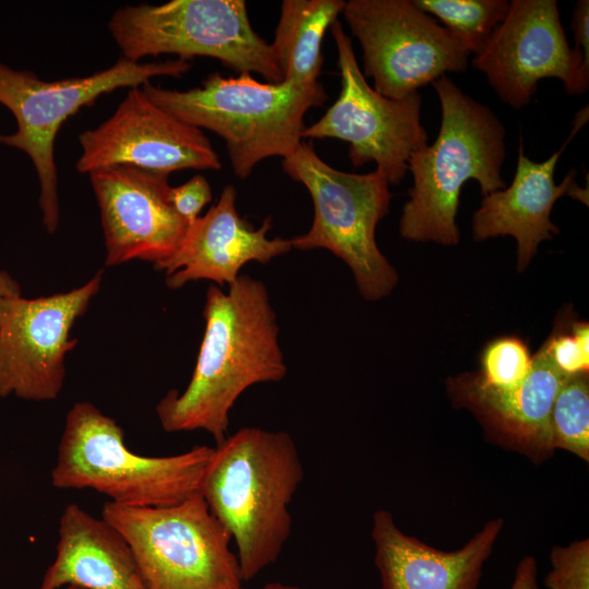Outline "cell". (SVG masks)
<instances>
[{
    "label": "cell",
    "instance_id": "obj_2",
    "mask_svg": "<svg viewBox=\"0 0 589 589\" xmlns=\"http://www.w3.org/2000/svg\"><path fill=\"white\" fill-rule=\"evenodd\" d=\"M303 473L294 440L285 431L244 426L214 447L200 493L236 542L242 580L280 555Z\"/></svg>",
    "mask_w": 589,
    "mask_h": 589
},
{
    "label": "cell",
    "instance_id": "obj_30",
    "mask_svg": "<svg viewBox=\"0 0 589 589\" xmlns=\"http://www.w3.org/2000/svg\"><path fill=\"white\" fill-rule=\"evenodd\" d=\"M20 294L22 293L19 283L7 272L0 269V302Z\"/></svg>",
    "mask_w": 589,
    "mask_h": 589
},
{
    "label": "cell",
    "instance_id": "obj_20",
    "mask_svg": "<svg viewBox=\"0 0 589 589\" xmlns=\"http://www.w3.org/2000/svg\"><path fill=\"white\" fill-rule=\"evenodd\" d=\"M65 586L148 589L121 534L103 518L92 516L77 504H70L62 512L56 556L38 589Z\"/></svg>",
    "mask_w": 589,
    "mask_h": 589
},
{
    "label": "cell",
    "instance_id": "obj_5",
    "mask_svg": "<svg viewBox=\"0 0 589 589\" xmlns=\"http://www.w3.org/2000/svg\"><path fill=\"white\" fill-rule=\"evenodd\" d=\"M213 450L200 445L171 456L140 455L129 449L115 419L77 401L65 416L51 484L94 490L123 506H168L200 493Z\"/></svg>",
    "mask_w": 589,
    "mask_h": 589
},
{
    "label": "cell",
    "instance_id": "obj_17",
    "mask_svg": "<svg viewBox=\"0 0 589 589\" xmlns=\"http://www.w3.org/2000/svg\"><path fill=\"white\" fill-rule=\"evenodd\" d=\"M580 128L573 125L562 147L544 161H534L524 152L520 140L517 166L512 183L482 196L471 219L472 238L484 241L510 236L517 241V268L524 271L544 240H551L560 229L551 220L555 202L570 195L585 202V191L574 181L572 169L560 184L554 181L558 159Z\"/></svg>",
    "mask_w": 589,
    "mask_h": 589
},
{
    "label": "cell",
    "instance_id": "obj_12",
    "mask_svg": "<svg viewBox=\"0 0 589 589\" xmlns=\"http://www.w3.org/2000/svg\"><path fill=\"white\" fill-rule=\"evenodd\" d=\"M471 64L514 109L531 101L543 79L561 80L572 95L589 87V59L569 47L555 0L509 1L505 19Z\"/></svg>",
    "mask_w": 589,
    "mask_h": 589
},
{
    "label": "cell",
    "instance_id": "obj_9",
    "mask_svg": "<svg viewBox=\"0 0 589 589\" xmlns=\"http://www.w3.org/2000/svg\"><path fill=\"white\" fill-rule=\"evenodd\" d=\"M101 518L130 546L148 589L242 587L232 538L201 493L157 507L106 502Z\"/></svg>",
    "mask_w": 589,
    "mask_h": 589
},
{
    "label": "cell",
    "instance_id": "obj_15",
    "mask_svg": "<svg viewBox=\"0 0 589 589\" xmlns=\"http://www.w3.org/2000/svg\"><path fill=\"white\" fill-rule=\"evenodd\" d=\"M100 211L106 266L133 260L157 267L179 249L189 224L169 201L168 175L129 166L89 173Z\"/></svg>",
    "mask_w": 589,
    "mask_h": 589
},
{
    "label": "cell",
    "instance_id": "obj_13",
    "mask_svg": "<svg viewBox=\"0 0 589 589\" xmlns=\"http://www.w3.org/2000/svg\"><path fill=\"white\" fill-rule=\"evenodd\" d=\"M103 281V269L67 292L0 302V397L55 400L65 377V357L76 346L71 329L87 311Z\"/></svg>",
    "mask_w": 589,
    "mask_h": 589
},
{
    "label": "cell",
    "instance_id": "obj_31",
    "mask_svg": "<svg viewBox=\"0 0 589 589\" xmlns=\"http://www.w3.org/2000/svg\"><path fill=\"white\" fill-rule=\"evenodd\" d=\"M238 589H244V588L240 587ZM260 589H304V588H301V587H298V586H292V585H284V584H280V582H271V584H266L265 586H263Z\"/></svg>",
    "mask_w": 589,
    "mask_h": 589
},
{
    "label": "cell",
    "instance_id": "obj_22",
    "mask_svg": "<svg viewBox=\"0 0 589 589\" xmlns=\"http://www.w3.org/2000/svg\"><path fill=\"white\" fill-rule=\"evenodd\" d=\"M429 15L462 39L471 53L483 49L495 27L505 19L507 0H414Z\"/></svg>",
    "mask_w": 589,
    "mask_h": 589
},
{
    "label": "cell",
    "instance_id": "obj_19",
    "mask_svg": "<svg viewBox=\"0 0 589 589\" xmlns=\"http://www.w3.org/2000/svg\"><path fill=\"white\" fill-rule=\"evenodd\" d=\"M502 526V519L491 520L462 548L447 552L404 533L388 510L375 512L372 538L380 589H477Z\"/></svg>",
    "mask_w": 589,
    "mask_h": 589
},
{
    "label": "cell",
    "instance_id": "obj_1",
    "mask_svg": "<svg viewBox=\"0 0 589 589\" xmlns=\"http://www.w3.org/2000/svg\"><path fill=\"white\" fill-rule=\"evenodd\" d=\"M205 329L191 380L182 393L170 389L156 413L166 432L203 430L216 444L227 437L229 412L257 383L287 374L279 328L266 286L240 275L224 291L211 285L203 310Z\"/></svg>",
    "mask_w": 589,
    "mask_h": 589
},
{
    "label": "cell",
    "instance_id": "obj_29",
    "mask_svg": "<svg viewBox=\"0 0 589 589\" xmlns=\"http://www.w3.org/2000/svg\"><path fill=\"white\" fill-rule=\"evenodd\" d=\"M510 589H538L537 563L534 557L525 556L515 569Z\"/></svg>",
    "mask_w": 589,
    "mask_h": 589
},
{
    "label": "cell",
    "instance_id": "obj_6",
    "mask_svg": "<svg viewBox=\"0 0 589 589\" xmlns=\"http://www.w3.org/2000/svg\"><path fill=\"white\" fill-rule=\"evenodd\" d=\"M283 169L309 191L314 216L311 228L291 239L292 248L325 249L352 271L361 296L377 301L388 296L398 274L380 251L375 232L387 215L392 194L382 172L353 173L325 163L302 142L283 158Z\"/></svg>",
    "mask_w": 589,
    "mask_h": 589
},
{
    "label": "cell",
    "instance_id": "obj_21",
    "mask_svg": "<svg viewBox=\"0 0 589 589\" xmlns=\"http://www.w3.org/2000/svg\"><path fill=\"white\" fill-rule=\"evenodd\" d=\"M346 1L284 0L271 44L283 81L316 82L323 67L322 44Z\"/></svg>",
    "mask_w": 589,
    "mask_h": 589
},
{
    "label": "cell",
    "instance_id": "obj_14",
    "mask_svg": "<svg viewBox=\"0 0 589 589\" xmlns=\"http://www.w3.org/2000/svg\"><path fill=\"white\" fill-rule=\"evenodd\" d=\"M81 173L129 166L170 175L185 169L219 170L221 163L204 132L156 106L142 87H131L101 124L79 135Z\"/></svg>",
    "mask_w": 589,
    "mask_h": 589
},
{
    "label": "cell",
    "instance_id": "obj_4",
    "mask_svg": "<svg viewBox=\"0 0 589 589\" xmlns=\"http://www.w3.org/2000/svg\"><path fill=\"white\" fill-rule=\"evenodd\" d=\"M142 89L180 121L219 135L235 175L242 180L263 159L292 154L302 143L305 113L327 98L318 81L263 83L250 73L230 77L212 73L200 87L187 91L151 82Z\"/></svg>",
    "mask_w": 589,
    "mask_h": 589
},
{
    "label": "cell",
    "instance_id": "obj_3",
    "mask_svg": "<svg viewBox=\"0 0 589 589\" xmlns=\"http://www.w3.org/2000/svg\"><path fill=\"white\" fill-rule=\"evenodd\" d=\"M441 105L435 141L408 160L413 184L399 219L400 236L413 242L455 245L464 184L476 180L484 196L506 187V130L498 117L443 75L432 83Z\"/></svg>",
    "mask_w": 589,
    "mask_h": 589
},
{
    "label": "cell",
    "instance_id": "obj_11",
    "mask_svg": "<svg viewBox=\"0 0 589 589\" xmlns=\"http://www.w3.org/2000/svg\"><path fill=\"white\" fill-rule=\"evenodd\" d=\"M330 31L337 49L340 93L316 122L304 127L302 139L347 142L354 167L373 161L389 184H398L408 171L411 155L428 144L421 123V94L395 100L377 93L366 82L341 23L336 21Z\"/></svg>",
    "mask_w": 589,
    "mask_h": 589
},
{
    "label": "cell",
    "instance_id": "obj_10",
    "mask_svg": "<svg viewBox=\"0 0 589 589\" xmlns=\"http://www.w3.org/2000/svg\"><path fill=\"white\" fill-rule=\"evenodd\" d=\"M341 14L360 44L363 75L387 98L404 99L467 70L469 47L414 0H349Z\"/></svg>",
    "mask_w": 589,
    "mask_h": 589
},
{
    "label": "cell",
    "instance_id": "obj_24",
    "mask_svg": "<svg viewBox=\"0 0 589 589\" xmlns=\"http://www.w3.org/2000/svg\"><path fill=\"white\" fill-rule=\"evenodd\" d=\"M532 366V354L517 336H503L489 342L480 357V371L473 373L483 387L507 390L517 387Z\"/></svg>",
    "mask_w": 589,
    "mask_h": 589
},
{
    "label": "cell",
    "instance_id": "obj_23",
    "mask_svg": "<svg viewBox=\"0 0 589 589\" xmlns=\"http://www.w3.org/2000/svg\"><path fill=\"white\" fill-rule=\"evenodd\" d=\"M553 450L561 448L589 460L588 374L569 376L555 396L550 414Z\"/></svg>",
    "mask_w": 589,
    "mask_h": 589
},
{
    "label": "cell",
    "instance_id": "obj_28",
    "mask_svg": "<svg viewBox=\"0 0 589 589\" xmlns=\"http://www.w3.org/2000/svg\"><path fill=\"white\" fill-rule=\"evenodd\" d=\"M570 28L578 48L589 59V1L578 0L573 9Z\"/></svg>",
    "mask_w": 589,
    "mask_h": 589
},
{
    "label": "cell",
    "instance_id": "obj_7",
    "mask_svg": "<svg viewBox=\"0 0 589 589\" xmlns=\"http://www.w3.org/2000/svg\"><path fill=\"white\" fill-rule=\"evenodd\" d=\"M191 68L184 59L134 62L121 57L111 67L87 76L44 81L36 73L0 62V104L15 117L16 131L0 134V143L23 151L39 181L38 203L48 233L59 226L55 140L62 123L101 95L135 87L156 76L179 77Z\"/></svg>",
    "mask_w": 589,
    "mask_h": 589
},
{
    "label": "cell",
    "instance_id": "obj_25",
    "mask_svg": "<svg viewBox=\"0 0 589 589\" xmlns=\"http://www.w3.org/2000/svg\"><path fill=\"white\" fill-rule=\"evenodd\" d=\"M552 569L544 585L548 589H589V541L555 546L550 554Z\"/></svg>",
    "mask_w": 589,
    "mask_h": 589
},
{
    "label": "cell",
    "instance_id": "obj_32",
    "mask_svg": "<svg viewBox=\"0 0 589 589\" xmlns=\"http://www.w3.org/2000/svg\"><path fill=\"white\" fill-rule=\"evenodd\" d=\"M60 589H83V588H80V587H76V586H65V587H62Z\"/></svg>",
    "mask_w": 589,
    "mask_h": 589
},
{
    "label": "cell",
    "instance_id": "obj_18",
    "mask_svg": "<svg viewBox=\"0 0 589 589\" xmlns=\"http://www.w3.org/2000/svg\"><path fill=\"white\" fill-rule=\"evenodd\" d=\"M568 377L542 347L532 356L528 375L515 388L490 389L481 386L473 373H464L450 378L447 389L456 406L471 410L501 442L532 459H542L553 452L550 414Z\"/></svg>",
    "mask_w": 589,
    "mask_h": 589
},
{
    "label": "cell",
    "instance_id": "obj_27",
    "mask_svg": "<svg viewBox=\"0 0 589 589\" xmlns=\"http://www.w3.org/2000/svg\"><path fill=\"white\" fill-rule=\"evenodd\" d=\"M212 188L202 175H195L187 182L171 187L169 201L176 213L189 225L194 223L206 204L212 201Z\"/></svg>",
    "mask_w": 589,
    "mask_h": 589
},
{
    "label": "cell",
    "instance_id": "obj_8",
    "mask_svg": "<svg viewBox=\"0 0 589 589\" xmlns=\"http://www.w3.org/2000/svg\"><path fill=\"white\" fill-rule=\"evenodd\" d=\"M108 29L130 61L159 55L184 60L208 57L238 74L256 73L269 83L283 82L271 44L253 29L244 0L125 5L112 14Z\"/></svg>",
    "mask_w": 589,
    "mask_h": 589
},
{
    "label": "cell",
    "instance_id": "obj_26",
    "mask_svg": "<svg viewBox=\"0 0 589 589\" xmlns=\"http://www.w3.org/2000/svg\"><path fill=\"white\" fill-rule=\"evenodd\" d=\"M543 349L566 376L588 374L589 371V326L586 322H575L567 333H558L544 344Z\"/></svg>",
    "mask_w": 589,
    "mask_h": 589
},
{
    "label": "cell",
    "instance_id": "obj_16",
    "mask_svg": "<svg viewBox=\"0 0 589 589\" xmlns=\"http://www.w3.org/2000/svg\"><path fill=\"white\" fill-rule=\"evenodd\" d=\"M236 200V188L226 185L217 203L189 225L178 251L155 267L165 272L169 288L179 289L196 280L229 286L247 263L265 264L291 250V240L267 237L271 216L255 229L239 215Z\"/></svg>",
    "mask_w": 589,
    "mask_h": 589
}]
</instances>
